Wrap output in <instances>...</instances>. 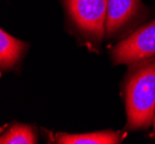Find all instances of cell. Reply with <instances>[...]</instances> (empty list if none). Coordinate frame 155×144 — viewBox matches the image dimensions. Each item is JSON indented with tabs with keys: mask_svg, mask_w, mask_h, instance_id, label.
Listing matches in <instances>:
<instances>
[{
	"mask_svg": "<svg viewBox=\"0 0 155 144\" xmlns=\"http://www.w3.org/2000/svg\"><path fill=\"white\" fill-rule=\"evenodd\" d=\"M123 91L126 129H148L155 117V57L130 65Z\"/></svg>",
	"mask_w": 155,
	"mask_h": 144,
	"instance_id": "obj_1",
	"label": "cell"
},
{
	"mask_svg": "<svg viewBox=\"0 0 155 144\" xmlns=\"http://www.w3.org/2000/svg\"><path fill=\"white\" fill-rule=\"evenodd\" d=\"M108 0H63L72 30L91 47L105 37Z\"/></svg>",
	"mask_w": 155,
	"mask_h": 144,
	"instance_id": "obj_2",
	"label": "cell"
},
{
	"mask_svg": "<svg viewBox=\"0 0 155 144\" xmlns=\"http://www.w3.org/2000/svg\"><path fill=\"white\" fill-rule=\"evenodd\" d=\"M115 65H132L155 57V20L138 28L111 49Z\"/></svg>",
	"mask_w": 155,
	"mask_h": 144,
	"instance_id": "obj_3",
	"label": "cell"
},
{
	"mask_svg": "<svg viewBox=\"0 0 155 144\" xmlns=\"http://www.w3.org/2000/svg\"><path fill=\"white\" fill-rule=\"evenodd\" d=\"M146 8L141 0H108L105 38L123 37L145 16Z\"/></svg>",
	"mask_w": 155,
	"mask_h": 144,
	"instance_id": "obj_4",
	"label": "cell"
},
{
	"mask_svg": "<svg viewBox=\"0 0 155 144\" xmlns=\"http://www.w3.org/2000/svg\"><path fill=\"white\" fill-rule=\"evenodd\" d=\"M50 143L58 144H119L124 135L120 131L102 130L84 133V134H68V133H51L49 131Z\"/></svg>",
	"mask_w": 155,
	"mask_h": 144,
	"instance_id": "obj_5",
	"label": "cell"
},
{
	"mask_svg": "<svg viewBox=\"0 0 155 144\" xmlns=\"http://www.w3.org/2000/svg\"><path fill=\"white\" fill-rule=\"evenodd\" d=\"M28 44L0 30V68L1 72L13 69L23 59L27 53Z\"/></svg>",
	"mask_w": 155,
	"mask_h": 144,
	"instance_id": "obj_6",
	"label": "cell"
},
{
	"mask_svg": "<svg viewBox=\"0 0 155 144\" xmlns=\"http://www.w3.org/2000/svg\"><path fill=\"white\" fill-rule=\"evenodd\" d=\"M38 142L35 126L15 122L0 136L1 144H36Z\"/></svg>",
	"mask_w": 155,
	"mask_h": 144,
	"instance_id": "obj_7",
	"label": "cell"
},
{
	"mask_svg": "<svg viewBox=\"0 0 155 144\" xmlns=\"http://www.w3.org/2000/svg\"><path fill=\"white\" fill-rule=\"evenodd\" d=\"M153 136H155V117H154V121H153Z\"/></svg>",
	"mask_w": 155,
	"mask_h": 144,
	"instance_id": "obj_8",
	"label": "cell"
}]
</instances>
